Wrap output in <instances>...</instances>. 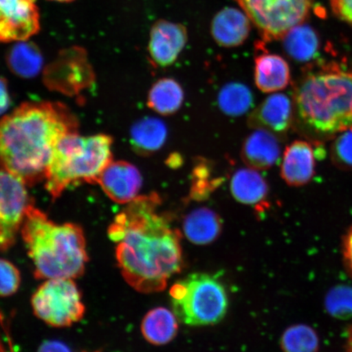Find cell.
Returning a JSON list of instances; mask_svg holds the SVG:
<instances>
[{
	"label": "cell",
	"instance_id": "obj_19",
	"mask_svg": "<svg viewBox=\"0 0 352 352\" xmlns=\"http://www.w3.org/2000/svg\"><path fill=\"white\" fill-rule=\"evenodd\" d=\"M230 190L236 201L257 208L265 204L270 188L266 180L258 171L246 168L236 170L233 174Z\"/></svg>",
	"mask_w": 352,
	"mask_h": 352
},
{
	"label": "cell",
	"instance_id": "obj_15",
	"mask_svg": "<svg viewBox=\"0 0 352 352\" xmlns=\"http://www.w3.org/2000/svg\"><path fill=\"white\" fill-rule=\"evenodd\" d=\"M252 25V21L243 10L226 7L219 11L211 21V36L220 47H239L250 36Z\"/></svg>",
	"mask_w": 352,
	"mask_h": 352
},
{
	"label": "cell",
	"instance_id": "obj_31",
	"mask_svg": "<svg viewBox=\"0 0 352 352\" xmlns=\"http://www.w3.org/2000/svg\"><path fill=\"white\" fill-rule=\"evenodd\" d=\"M329 3L334 14L352 25V0H329Z\"/></svg>",
	"mask_w": 352,
	"mask_h": 352
},
{
	"label": "cell",
	"instance_id": "obj_38",
	"mask_svg": "<svg viewBox=\"0 0 352 352\" xmlns=\"http://www.w3.org/2000/svg\"><path fill=\"white\" fill-rule=\"evenodd\" d=\"M351 113H352V101H351Z\"/></svg>",
	"mask_w": 352,
	"mask_h": 352
},
{
	"label": "cell",
	"instance_id": "obj_27",
	"mask_svg": "<svg viewBox=\"0 0 352 352\" xmlns=\"http://www.w3.org/2000/svg\"><path fill=\"white\" fill-rule=\"evenodd\" d=\"M333 164L342 170H352V129L341 132L330 148Z\"/></svg>",
	"mask_w": 352,
	"mask_h": 352
},
{
	"label": "cell",
	"instance_id": "obj_37",
	"mask_svg": "<svg viewBox=\"0 0 352 352\" xmlns=\"http://www.w3.org/2000/svg\"><path fill=\"white\" fill-rule=\"evenodd\" d=\"M47 1L60 3H69L76 1V0H47Z\"/></svg>",
	"mask_w": 352,
	"mask_h": 352
},
{
	"label": "cell",
	"instance_id": "obj_2",
	"mask_svg": "<svg viewBox=\"0 0 352 352\" xmlns=\"http://www.w3.org/2000/svg\"><path fill=\"white\" fill-rule=\"evenodd\" d=\"M76 118L64 104L28 102L0 120V166L26 186L45 178L56 144L78 132Z\"/></svg>",
	"mask_w": 352,
	"mask_h": 352
},
{
	"label": "cell",
	"instance_id": "obj_11",
	"mask_svg": "<svg viewBox=\"0 0 352 352\" xmlns=\"http://www.w3.org/2000/svg\"><path fill=\"white\" fill-rule=\"evenodd\" d=\"M188 39L186 25L164 19L152 25L148 44V54L157 67L173 65L186 47Z\"/></svg>",
	"mask_w": 352,
	"mask_h": 352
},
{
	"label": "cell",
	"instance_id": "obj_34",
	"mask_svg": "<svg viewBox=\"0 0 352 352\" xmlns=\"http://www.w3.org/2000/svg\"><path fill=\"white\" fill-rule=\"evenodd\" d=\"M11 98L6 79L0 77V116L10 109Z\"/></svg>",
	"mask_w": 352,
	"mask_h": 352
},
{
	"label": "cell",
	"instance_id": "obj_1",
	"mask_svg": "<svg viewBox=\"0 0 352 352\" xmlns=\"http://www.w3.org/2000/svg\"><path fill=\"white\" fill-rule=\"evenodd\" d=\"M161 204L156 192L138 196L108 228L121 274L140 293L162 292L183 266L182 234L158 212Z\"/></svg>",
	"mask_w": 352,
	"mask_h": 352
},
{
	"label": "cell",
	"instance_id": "obj_10",
	"mask_svg": "<svg viewBox=\"0 0 352 352\" xmlns=\"http://www.w3.org/2000/svg\"><path fill=\"white\" fill-rule=\"evenodd\" d=\"M41 30L37 0H0V43L30 41Z\"/></svg>",
	"mask_w": 352,
	"mask_h": 352
},
{
	"label": "cell",
	"instance_id": "obj_14",
	"mask_svg": "<svg viewBox=\"0 0 352 352\" xmlns=\"http://www.w3.org/2000/svg\"><path fill=\"white\" fill-rule=\"evenodd\" d=\"M294 105L288 96L272 94L250 113L248 125L255 130L262 129L275 135L285 134L292 129Z\"/></svg>",
	"mask_w": 352,
	"mask_h": 352
},
{
	"label": "cell",
	"instance_id": "obj_24",
	"mask_svg": "<svg viewBox=\"0 0 352 352\" xmlns=\"http://www.w3.org/2000/svg\"><path fill=\"white\" fill-rule=\"evenodd\" d=\"M184 92L182 85L171 78L157 80L149 90L148 107L161 116H168L182 108Z\"/></svg>",
	"mask_w": 352,
	"mask_h": 352
},
{
	"label": "cell",
	"instance_id": "obj_5",
	"mask_svg": "<svg viewBox=\"0 0 352 352\" xmlns=\"http://www.w3.org/2000/svg\"><path fill=\"white\" fill-rule=\"evenodd\" d=\"M113 139L99 134L66 135L56 144L45 174L46 189L52 199L78 182L96 183L98 176L112 162Z\"/></svg>",
	"mask_w": 352,
	"mask_h": 352
},
{
	"label": "cell",
	"instance_id": "obj_36",
	"mask_svg": "<svg viewBox=\"0 0 352 352\" xmlns=\"http://www.w3.org/2000/svg\"><path fill=\"white\" fill-rule=\"evenodd\" d=\"M345 352H352V324L347 329Z\"/></svg>",
	"mask_w": 352,
	"mask_h": 352
},
{
	"label": "cell",
	"instance_id": "obj_6",
	"mask_svg": "<svg viewBox=\"0 0 352 352\" xmlns=\"http://www.w3.org/2000/svg\"><path fill=\"white\" fill-rule=\"evenodd\" d=\"M170 296L176 318L191 327L217 324L227 314L226 288L209 274H192L178 280Z\"/></svg>",
	"mask_w": 352,
	"mask_h": 352
},
{
	"label": "cell",
	"instance_id": "obj_3",
	"mask_svg": "<svg viewBox=\"0 0 352 352\" xmlns=\"http://www.w3.org/2000/svg\"><path fill=\"white\" fill-rule=\"evenodd\" d=\"M307 69L294 96L299 121L314 133L330 136L352 129V72L336 63Z\"/></svg>",
	"mask_w": 352,
	"mask_h": 352
},
{
	"label": "cell",
	"instance_id": "obj_35",
	"mask_svg": "<svg viewBox=\"0 0 352 352\" xmlns=\"http://www.w3.org/2000/svg\"><path fill=\"white\" fill-rule=\"evenodd\" d=\"M38 352H72L64 343L56 341H48L44 342L39 347Z\"/></svg>",
	"mask_w": 352,
	"mask_h": 352
},
{
	"label": "cell",
	"instance_id": "obj_16",
	"mask_svg": "<svg viewBox=\"0 0 352 352\" xmlns=\"http://www.w3.org/2000/svg\"><path fill=\"white\" fill-rule=\"evenodd\" d=\"M261 46V54L254 59L255 85L264 94L284 90L292 80L287 61L283 56L264 50L262 43Z\"/></svg>",
	"mask_w": 352,
	"mask_h": 352
},
{
	"label": "cell",
	"instance_id": "obj_9",
	"mask_svg": "<svg viewBox=\"0 0 352 352\" xmlns=\"http://www.w3.org/2000/svg\"><path fill=\"white\" fill-rule=\"evenodd\" d=\"M30 204L26 184L0 170V252L10 248L16 241Z\"/></svg>",
	"mask_w": 352,
	"mask_h": 352
},
{
	"label": "cell",
	"instance_id": "obj_22",
	"mask_svg": "<svg viewBox=\"0 0 352 352\" xmlns=\"http://www.w3.org/2000/svg\"><path fill=\"white\" fill-rule=\"evenodd\" d=\"M8 67L16 76L22 78H32L41 72L43 57L39 47L30 41L13 43L8 51Z\"/></svg>",
	"mask_w": 352,
	"mask_h": 352
},
{
	"label": "cell",
	"instance_id": "obj_25",
	"mask_svg": "<svg viewBox=\"0 0 352 352\" xmlns=\"http://www.w3.org/2000/svg\"><path fill=\"white\" fill-rule=\"evenodd\" d=\"M218 104L228 116L239 117L253 107L254 96L248 86L240 82H230L220 90Z\"/></svg>",
	"mask_w": 352,
	"mask_h": 352
},
{
	"label": "cell",
	"instance_id": "obj_26",
	"mask_svg": "<svg viewBox=\"0 0 352 352\" xmlns=\"http://www.w3.org/2000/svg\"><path fill=\"white\" fill-rule=\"evenodd\" d=\"M280 347L283 352H318L320 338L308 325H292L281 336Z\"/></svg>",
	"mask_w": 352,
	"mask_h": 352
},
{
	"label": "cell",
	"instance_id": "obj_39",
	"mask_svg": "<svg viewBox=\"0 0 352 352\" xmlns=\"http://www.w3.org/2000/svg\"><path fill=\"white\" fill-rule=\"evenodd\" d=\"M83 352H87V351H83ZM95 352H100V351H95Z\"/></svg>",
	"mask_w": 352,
	"mask_h": 352
},
{
	"label": "cell",
	"instance_id": "obj_7",
	"mask_svg": "<svg viewBox=\"0 0 352 352\" xmlns=\"http://www.w3.org/2000/svg\"><path fill=\"white\" fill-rule=\"evenodd\" d=\"M34 314L52 327H72L85 314V305L74 279L46 280L32 298Z\"/></svg>",
	"mask_w": 352,
	"mask_h": 352
},
{
	"label": "cell",
	"instance_id": "obj_21",
	"mask_svg": "<svg viewBox=\"0 0 352 352\" xmlns=\"http://www.w3.org/2000/svg\"><path fill=\"white\" fill-rule=\"evenodd\" d=\"M178 320L165 307H156L145 315L142 332L145 340L161 346L173 341L178 332Z\"/></svg>",
	"mask_w": 352,
	"mask_h": 352
},
{
	"label": "cell",
	"instance_id": "obj_28",
	"mask_svg": "<svg viewBox=\"0 0 352 352\" xmlns=\"http://www.w3.org/2000/svg\"><path fill=\"white\" fill-rule=\"evenodd\" d=\"M193 180L190 196L195 200H204L217 188V179L210 178L208 165L200 162L193 169Z\"/></svg>",
	"mask_w": 352,
	"mask_h": 352
},
{
	"label": "cell",
	"instance_id": "obj_23",
	"mask_svg": "<svg viewBox=\"0 0 352 352\" xmlns=\"http://www.w3.org/2000/svg\"><path fill=\"white\" fill-rule=\"evenodd\" d=\"M283 41L286 54L298 63H309L318 56L319 37L310 25L302 23L296 26Z\"/></svg>",
	"mask_w": 352,
	"mask_h": 352
},
{
	"label": "cell",
	"instance_id": "obj_30",
	"mask_svg": "<svg viewBox=\"0 0 352 352\" xmlns=\"http://www.w3.org/2000/svg\"><path fill=\"white\" fill-rule=\"evenodd\" d=\"M327 302V307L329 308L330 311H333L334 308L337 307L338 305H340L341 303H343L340 311H338V315H344V314H343L344 311H346V314H347L345 303L347 307H349V309L351 314L352 290H349L347 289H338L336 292H333L331 294H329Z\"/></svg>",
	"mask_w": 352,
	"mask_h": 352
},
{
	"label": "cell",
	"instance_id": "obj_32",
	"mask_svg": "<svg viewBox=\"0 0 352 352\" xmlns=\"http://www.w3.org/2000/svg\"><path fill=\"white\" fill-rule=\"evenodd\" d=\"M12 345L10 325L0 312V352H16Z\"/></svg>",
	"mask_w": 352,
	"mask_h": 352
},
{
	"label": "cell",
	"instance_id": "obj_33",
	"mask_svg": "<svg viewBox=\"0 0 352 352\" xmlns=\"http://www.w3.org/2000/svg\"><path fill=\"white\" fill-rule=\"evenodd\" d=\"M342 252L346 270L352 276V226L343 237Z\"/></svg>",
	"mask_w": 352,
	"mask_h": 352
},
{
	"label": "cell",
	"instance_id": "obj_20",
	"mask_svg": "<svg viewBox=\"0 0 352 352\" xmlns=\"http://www.w3.org/2000/svg\"><path fill=\"white\" fill-rule=\"evenodd\" d=\"M183 230L192 243L208 245L217 240L221 233L222 219L213 210L198 208L184 219Z\"/></svg>",
	"mask_w": 352,
	"mask_h": 352
},
{
	"label": "cell",
	"instance_id": "obj_13",
	"mask_svg": "<svg viewBox=\"0 0 352 352\" xmlns=\"http://www.w3.org/2000/svg\"><path fill=\"white\" fill-rule=\"evenodd\" d=\"M324 152L305 140H296L283 154L280 175L289 186L300 187L311 182L316 171V158Z\"/></svg>",
	"mask_w": 352,
	"mask_h": 352
},
{
	"label": "cell",
	"instance_id": "obj_12",
	"mask_svg": "<svg viewBox=\"0 0 352 352\" xmlns=\"http://www.w3.org/2000/svg\"><path fill=\"white\" fill-rule=\"evenodd\" d=\"M142 183L138 167L124 161L110 162L96 179L105 195L118 204H129L138 197Z\"/></svg>",
	"mask_w": 352,
	"mask_h": 352
},
{
	"label": "cell",
	"instance_id": "obj_8",
	"mask_svg": "<svg viewBox=\"0 0 352 352\" xmlns=\"http://www.w3.org/2000/svg\"><path fill=\"white\" fill-rule=\"evenodd\" d=\"M265 43L283 39L290 30L305 23L311 0H236Z\"/></svg>",
	"mask_w": 352,
	"mask_h": 352
},
{
	"label": "cell",
	"instance_id": "obj_18",
	"mask_svg": "<svg viewBox=\"0 0 352 352\" xmlns=\"http://www.w3.org/2000/svg\"><path fill=\"white\" fill-rule=\"evenodd\" d=\"M167 127L156 118H142L131 126L130 143L138 155L151 156L164 147L167 139Z\"/></svg>",
	"mask_w": 352,
	"mask_h": 352
},
{
	"label": "cell",
	"instance_id": "obj_29",
	"mask_svg": "<svg viewBox=\"0 0 352 352\" xmlns=\"http://www.w3.org/2000/svg\"><path fill=\"white\" fill-rule=\"evenodd\" d=\"M21 283L20 271L7 259L0 258V297H10L17 292Z\"/></svg>",
	"mask_w": 352,
	"mask_h": 352
},
{
	"label": "cell",
	"instance_id": "obj_4",
	"mask_svg": "<svg viewBox=\"0 0 352 352\" xmlns=\"http://www.w3.org/2000/svg\"><path fill=\"white\" fill-rule=\"evenodd\" d=\"M21 234L37 279H76L85 274L89 258L85 232L78 224L56 223L30 204Z\"/></svg>",
	"mask_w": 352,
	"mask_h": 352
},
{
	"label": "cell",
	"instance_id": "obj_17",
	"mask_svg": "<svg viewBox=\"0 0 352 352\" xmlns=\"http://www.w3.org/2000/svg\"><path fill=\"white\" fill-rule=\"evenodd\" d=\"M280 151L276 135L271 131L256 129L242 144L241 158L250 168L267 170L279 160Z\"/></svg>",
	"mask_w": 352,
	"mask_h": 352
}]
</instances>
